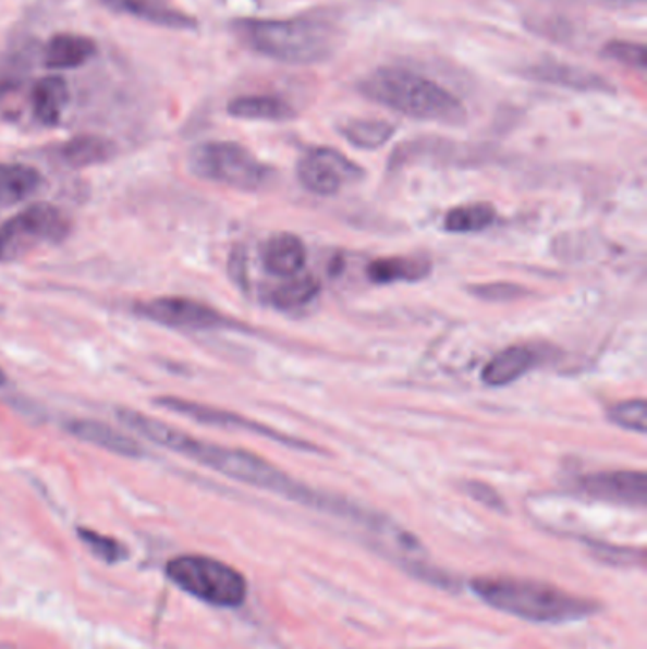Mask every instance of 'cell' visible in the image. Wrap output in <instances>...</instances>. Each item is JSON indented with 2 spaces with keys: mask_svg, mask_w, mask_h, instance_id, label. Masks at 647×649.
Here are the masks:
<instances>
[{
  "mask_svg": "<svg viewBox=\"0 0 647 649\" xmlns=\"http://www.w3.org/2000/svg\"><path fill=\"white\" fill-rule=\"evenodd\" d=\"M117 416L125 428L132 429L150 443L188 457L192 462L204 465L211 472L221 473L229 479L260 488L266 492L281 495V498H288L291 502L302 503L306 507L327 511L337 517L346 518L350 523H353L359 515L361 505L350 503L342 498L321 494L314 488L291 479L288 473L281 472L280 467H276L258 454L242 451V449L207 443V441L184 433L183 429L175 428L168 421L158 420L148 414L125 408V406H118Z\"/></svg>",
  "mask_w": 647,
  "mask_h": 649,
  "instance_id": "1",
  "label": "cell"
},
{
  "mask_svg": "<svg viewBox=\"0 0 647 649\" xmlns=\"http://www.w3.org/2000/svg\"><path fill=\"white\" fill-rule=\"evenodd\" d=\"M235 35L260 53L288 65H316L331 60L340 46V29L327 12H308L283 20L245 17L232 23Z\"/></svg>",
  "mask_w": 647,
  "mask_h": 649,
  "instance_id": "2",
  "label": "cell"
},
{
  "mask_svg": "<svg viewBox=\"0 0 647 649\" xmlns=\"http://www.w3.org/2000/svg\"><path fill=\"white\" fill-rule=\"evenodd\" d=\"M368 101L422 122L462 126L467 120L464 103L434 78L405 66H378L357 82Z\"/></svg>",
  "mask_w": 647,
  "mask_h": 649,
  "instance_id": "3",
  "label": "cell"
},
{
  "mask_svg": "<svg viewBox=\"0 0 647 649\" xmlns=\"http://www.w3.org/2000/svg\"><path fill=\"white\" fill-rule=\"evenodd\" d=\"M475 597L500 612L532 623H570L600 612V602L536 579L513 576L475 577Z\"/></svg>",
  "mask_w": 647,
  "mask_h": 649,
  "instance_id": "4",
  "label": "cell"
},
{
  "mask_svg": "<svg viewBox=\"0 0 647 649\" xmlns=\"http://www.w3.org/2000/svg\"><path fill=\"white\" fill-rule=\"evenodd\" d=\"M188 170L204 181L243 193L260 191L273 175L270 166L235 140L199 143L188 155Z\"/></svg>",
  "mask_w": 647,
  "mask_h": 649,
  "instance_id": "5",
  "label": "cell"
},
{
  "mask_svg": "<svg viewBox=\"0 0 647 649\" xmlns=\"http://www.w3.org/2000/svg\"><path fill=\"white\" fill-rule=\"evenodd\" d=\"M166 574L186 595L215 608H240L247 600V579L227 562L206 554H183L168 562Z\"/></svg>",
  "mask_w": 647,
  "mask_h": 649,
  "instance_id": "6",
  "label": "cell"
},
{
  "mask_svg": "<svg viewBox=\"0 0 647 649\" xmlns=\"http://www.w3.org/2000/svg\"><path fill=\"white\" fill-rule=\"evenodd\" d=\"M71 232L63 209L52 204H33L0 226V262L22 259L42 245L61 244Z\"/></svg>",
  "mask_w": 647,
  "mask_h": 649,
  "instance_id": "7",
  "label": "cell"
},
{
  "mask_svg": "<svg viewBox=\"0 0 647 649\" xmlns=\"http://www.w3.org/2000/svg\"><path fill=\"white\" fill-rule=\"evenodd\" d=\"M155 405L160 406L168 413L181 414L184 418L192 421H198L204 426H215V428L224 429H240V431H247L253 436L265 437L270 441L283 444L288 449H296V451L319 452L316 444L302 441L296 437L285 436L278 429L265 426L260 421L249 420L242 414L230 413L219 406L204 405V403H196L191 399L175 397V395H162V397L155 399Z\"/></svg>",
  "mask_w": 647,
  "mask_h": 649,
  "instance_id": "8",
  "label": "cell"
},
{
  "mask_svg": "<svg viewBox=\"0 0 647 649\" xmlns=\"http://www.w3.org/2000/svg\"><path fill=\"white\" fill-rule=\"evenodd\" d=\"M133 311L139 318L163 324L170 329L186 331H211V329H237L234 319L215 310L207 304L186 296H156L133 304Z\"/></svg>",
  "mask_w": 647,
  "mask_h": 649,
  "instance_id": "9",
  "label": "cell"
},
{
  "mask_svg": "<svg viewBox=\"0 0 647 649\" xmlns=\"http://www.w3.org/2000/svg\"><path fill=\"white\" fill-rule=\"evenodd\" d=\"M298 181L317 196L339 194L344 186L363 177V170L350 158L329 147H316L302 156L296 166Z\"/></svg>",
  "mask_w": 647,
  "mask_h": 649,
  "instance_id": "10",
  "label": "cell"
},
{
  "mask_svg": "<svg viewBox=\"0 0 647 649\" xmlns=\"http://www.w3.org/2000/svg\"><path fill=\"white\" fill-rule=\"evenodd\" d=\"M577 487L595 500L628 505V507H646L647 477L644 472L619 469V472L590 473L579 479Z\"/></svg>",
  "mask_w": 647,
  "mask_h": 649,
  "instance_id": "11",
  "label": "cell"
},
{
  "mask_svg": "<svg viewBox=\"0 0 647 649\" xmlns=\"http://www.w3.org/2000/svg\"><path fill=\"white\" fill-rule=\"evenodd\" d=\"M521 76L526 81L582 91V94H615V86L608 78H603L602 74L585 66L570 65L564 61H537L524 66Z\"/></svg>",
  "mask_w": 647,
  "mask_h": 649,
  "instance_id": "12",
  "label": "cell"
},
{
  "mask_svg": "<svg viewBox=\"0 0 647 649\" xmlns=\"http://www.w3.org/2000/svg\"><path fill=\"white\" fill-rule=\"evenodd\" d=\"M101 7L141 22L175 30H194L198 20L173 4V0H97Z\"/></svg>",
  "mask_w": 647,
  "mask_h": 649,
  "instance_id": "13",
  "label": "cell"
},
{
  "mask_svg": "<svg viewBox=\"0 0 647 649\" xmlns=\"http://www.w3.org/2000/svg\"><path fill=\"white\" fill-rule=\"evenodd\" d=\"M65 431L82 443L94 444L97 449L111 452L117 456L132 457V460L145 456V449L135 437L112 428L105 421L76 418V420L66 421Z\"/></svg>",
  "mask_w": 647,
  "mask_h": 649,
  "instance_id": "14",
  "label": "cell"
},
{
  "mask_svg": "<svg viewBox=\"0 0 647 649\" xmlns=\"http://www.w3.org/2000/svg\"><path fill=\"white\" fill-rule=\"evenodd\" d=\"M537 365V352L526 344L501 350L500 354L493 355L490 362L486 363L483 370V382L492 388H503L513 384L518 378L524 377L528 370Z\"/></svg>",
  "mask_w": 647,
  "mask_h": 649,
  "instance_id": "15",
  "label": "cell"
},
{
  "mask_svg": "<svg viewBox=\"0 0 647 649\" xmlns=\"http://www.w3.org/2000/svg\"><path fill=\"white\" fill-rule=\"evenodd\" d=\"M69 101H71V89L65 78L59 74H48L38 78L30 91L33 117L42 126H58Z\"/></svg>",
  "mask_w": 647,
  "mask_h": 649,
  "instance_id": "16",
  "label": "cell"
},
{
  "mask_svg": "<svg viewBox=\"0 0 647 649\" xmlns=\"http://www.w3.org/2000/svg\"><path fill=\"white\" fill-rule=\"evenodd\" d=\"M97 53L94 38L78 33L53 35L45 50V65L52 71H71L86 65Z\"/></svg>",
  "mask_w": 647,
  "mask_h": 649,
  "instance_id": "17",
  "label": "cell"
},
{
  "mask_svg": "<svg viewBox=\"0 0 647 649\" xmlns=\"http://www.w3.org/2000/svg\"><path fill=\"white\" fill-rule=\"evenodd\" d=\"M260 259L266 272L288 280L301 273L306 265V247L302 244L301 237L293 234H276L263 245Z\"/></svg>",
  "mask_w": 647,
  "mask_h": 649,
  "instance_id": "18",
  "label": "cell"
},
{
  "mask_svg": "<svg viewBox=\"0 0 647 649\" xmlns=\"http://www.w3.org/2000/svg\"><path fill=\"white\" fill-rule=\"evenodd\" d=\"M229 114L234 119L255 120V122H289L296 119L293 105L278 96L234 97L229 103Z\"/></svg>",
  "mask_w": 647,
  "mask_h": 649,
  "instance_id": "19",
  "label": "cell"
},
{
  "mask_svg": "<svg viewBox=\"0 0 647 649\" xmlns=\"http://www.w3.org/2000/svg\"><path fill=\"white\" fill-rule=\"evenodd\" d=\"M118 155V147L114 140L103 135H76L73 139L66 140L61 147V158L71 168H89L107 163Z\"/></svg>",
  "mask_w": 647,
  "mask_h": 649,
  "instance_id": "20",
  "label": "cell"
},
{
  "mask_svg": "<svg viewBox=\"0 0 647 649\" xmlns=\"http://www.w3.org/2000/svg\"><path fill=\"white\" fill-rule=\"evenodd\" d=\"M42 185L40 171L25 163L0 162V209L22 204Z\"/></svg>",
  "mask_w": 647,
  "mask_h": 649,
  "instance_id": "21",
  "label": "cell"
},
{
  "mask_svg": "<svg viewBox=\"0 0 647 649\" xmlns=\"http://www.w3.org/2000/svg\"><path fill=\"white\" fill-rule=\"evenodd\" d=\"M431 273V262L424 257H386L368 265V280L378 285L399 281H422Z\"/></svg>",
  "mask_w": 647,
  "mask_h": 649,
  "instance_id": "22",
  "label": "cell"
},
{
  "mask_svg": "<svg viewBox=\"0 0 647 649\" xmlns=\"http://www.w3.org/2000/svg\"><path fill=\"white\" fill-rule=\"evenodd\" d=\"M339 132L353 147L375 150L395 135V126L386 120L353 119L344 122Z\"/></svg>",
  "mask_w": 647,
  "mask_h": 649,
  "instance_id": "23",
  "label": "cell"
},
{
  "mask_svg": "<svg viewBox=\"0 0 647 649\" xmlns=\"http://www.w3.org/2000/svg\"><path fill=\"white\" fill-rule=\"evenodd\" d=\"M321 289V283L314 275H293L288 278L285 283H281L280 287L273 289L270 293V303L280 310H294L306 306L309 301L316 298L317 293Z\"/></svg>",
  "mask_w": 647,
  "mask_h": 649,
  "instance_id": "24",
  "label": "cell"
},
{
  "mask_svg": "<svg viewBox=\"0 0 647 649\" xmlns=\"http://www.w3.org/2000/svg\"><path fill=\"white\" fill-rule=\"evenodd\" d=\"M496 222V209L490 204H469L450 209L444 217V229L452 234H473L490 229Z\"/></svg>",
  "mask_w": 647,
  "mask_h": 649,
  "instance_id": "25",
  "label": "cell"
},
{
  "mask_svg": "<svg viewBox=\"0 0 647 649\" xmlns=\"http://www.w3.org/2000/svg\"><path fill=\"white\" fill-rule=\"evenodd\" d=\"M600 56L606 60L615 61L621 65L631 66L644 73L647 65L646 46L642 42H631V40H610L606 42Z\"/></svg>",
  "mask_w": 647,
  "mask_h": 649,
  "instance_id": "26",
  "label": "cell"
},
{
  "mask_svg": "<svg viewBox=\"0 0 647 649\" xmlns=\"http://www.w3.org/2000/svg\"><path fill=\"white\" fill-rule=\"evenodd\" d=\"M76 534L84 541V546L88 547L89 551L103 562L117 564V562H122L127 556V549H125L124 543H120L118 539L111 538V536H105V534L89 530V528H78Z\"/></svg>",
  "mask_w": 647,
  "mask_h": 649,
  "instance_id": "27",
  "label": "cell"
},
{
  "mask_svg": "<svg viewBox=\"0 0 647 649\" xmlns=\"http://www.w3.org/2000/svg\"><path fill=\"white\" fill-rule=\"evenodd\" d=\"M608 418H610L615 426H619V428L636 431V433H646V401H644V399H633V401L618 403V405L611 406L610 413H608Z\"/></svg>",
  "mask_w": 647,
  "mask_h": 649,
  "instance_id": "28",
  "label": "cell"
},
{
  "mask_svg": "<svg viewBox=\"0 0 647 649\" xmlns=\"http://www.w3.org/2000/svg\"><path fill=\"white\" fill-rule=\"evenodd\" d=\"M475 295L490 301V303H505V301H515L524 296L523 287L513 285V283H488V285H478V287L471 289Z\"/></svg>",
  "mask_w": 647,
  "mask_h": 649,
  "instance_id": "29",
  "label": "cell"
},
{
  "mask_svg": "<svg viewBox=\"0 0 647 649\" xmlns=\"http://www.w3.org/2000/svg\"><path fill=\"white\" fill-rule=\"evenodd\" d=\"M464 490L475 500V502L483 503L488 510L505 511V502L492 487H488L485 482L478 480H467L464 485Z\"/></svg>",
  "mask_w": 647,
  "mask_h": 649,
  "instance_id": "30",
  "label": "cell"
},
{
  "mask_svg": "<svg viewBox=\"0 0 647 649\" xmlns=\"http://www.w3.org/2000/svg\"><path fill=\"white\" fill-rule=\"evenodd\" d=\"M7 384V375H4V370L0 369V385Z\"/></svg>",
  "mask_w": 647,
  "mask_h": 649,
  "instance_id": "31",
  "label": "cell"
}]
</instances>
